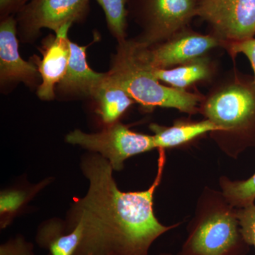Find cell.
Here are the masks:
<instances>
[{"instance_id":"cell-9","label":"cell","mask_w":255,"mask_h":255,"mask_svg":"<svg viewBox=\"0 0 255 255\" xmlns=\"http://www.w3.org/2000/svg\"><path fill=\"white\" fill-rule=\"evenodd\" d=\"M140 43L149 65L155 69L173 68L206 56L210 50L223 45L214 34L203 35L185 28L157 44L147 46Z\"/></svg>"},{"instance_id":"cell-14","label":"cell","mask_w":255,"mask_h":255,"mask_svg":"<svg viewBox=\"0 0 255 255\" xmlns=\"http://www.w3.org/2000/svg\"><path fill=\"white\" fill-rule=\"evenodd\" d=\"M157 148H170L182 145L208 132L221 131L219 126L209 119L199 122H179L171 127L152 124Z\"/></svg>"},{"instance_id":"cell-15","label":"cell","mask_w":255,"mask_h":255,"mask_svg":"<svg viewBox=\"0 0 255 255\" xmlns=\"http://www.w3.org/2000/svg\"><path fill=\"white\" fill-rule=\"evenodd\" d=\"M92 98L98 103L99 114L104 123L107 125L116 123L135 102L122 87L112 80L107 73Z\"/></svg>"},{"instance_id":"cell-11","label":"cell","mask_w":255,"mask_h":255,"mask_svg":"<svg viewBox=\"0 0 255 255\" xmlns=\"http://www.w3.org/2000/svg\"><path fill=\"white\" fill-rule=\"evenodd\" d=\"M14 16L1 18L0 23V79L5 82H23L32 85L39 73L31 62L22 59L18 51Z\"/></svg>"},{"instance_id":"cell-4","label":"cell","mask_w":255,"mask_h":255,"mask_svg":"<svg viewBox=\"0 0 255 255\" xmlns=\"http://www.w3.org/2000/svg\"><path fill=\"white\" fill-rule=\"evenodd\" d=\"M199 0H127L129 9L145 30L141 43L150 46L169 39L196 16Z\"/></svg>"},{"instance_id":"cell-3","label":"cell","mask_w":255,"mask_h":255,"mask_svg":"<svg viewBox=\"0 0 255 255\" xmlns=\"http://www.w3.org/2000/svg\"><path fill=\"white\" fill-rule=\"evenodd\" d=\"M207 119L221 131H251L255 129L254 79L236 78L211 92L203 103Z\"/></svg>"},{"instance_id":"cell-17","label":"cell","mask_w":255,"mask_h":255,"mask_svg":"<svg viewBox=\"0 0 255 255\" xmlns=\"http://www.w3.org/2000/svg\"><path fill=\"white\" fill-rule=\"evenodd\" d=\"M103 9L111 33L119 42L124 41L127 29V0H96Z\"/></svg>"},{"instance_id":"cell-24","label":"cell","mask_w":255,"mask_h":255,"mask_svg":"<svg viewBox=\"0 0 255 255\" xmlns=\"http://www.w3.org/2000/svg\"></svg>"},{"instance_id":"cell-23","label":"cell","mask_w":255,"mask_h":255,"mask_svg":"<svg viewBox=\"0 0 255 255\" xmlns=\"http://www.w3.org/2000/svg\"><path fill=\"white\" fill-rule=\"evenodd\" d=\"M1 255H30L26 245L21 241L8 243L1 247Z\"/></svg>"},{"instance_id":"cell-21","label":"cell","mask_w":255,"mask_h":255,"mask_svg":"<svg viewBox=\"0 0 255 255\" xmlns=\"http://www.w3.org/2000/svg\"><path fill=\"white\" fill-rule=\"evenodd\" d=\"M26 200V194L22 191H12L4 192L0 197V211L1 214L14 213L22 205Z\"/></svg>"},{"instance_id":"cell-18","label":"cell","mask_w":255,"mask_h":255,"mask_svg":"<svg viewBox=\"0 0 255 255\" xmlns=\"http://www.w3.org/2000/svg\"><path fill=\"white\" fill-rule=\"evenodd\" d=\"M82 228L76 224L69 234L55 238L50 243L49 248L52 255H74L81 241Z\"/></svg>"},{"instance_id":"cell-5","label":"cell","mask_w":255,"mask_h":255,"mask_svg":"<svg viewBox=\"0 0 255 255\" xmlns=\"http://www.w3.org/2000/svg\"><path fill=\"white\" fill-rule=\"evenodd\" d=\"M244 244L236 214L221 210L191 228L177 255H242Z\"/></svg>"},{"instance_id":"cell-19","label":"cell","mask_w":255,"mask_h":255,"mask_svg":"<svg viewBox=\"0 0 255 255\" xmlns=\"http://www.w3.org/2000/svg\"><path fill=\"white\" fill-rule=\"evenodd\" d=\"M240 230L247 245L253 246L255 250V205L241 208L236 212Z\"/></svg>"},{"instance_id":"cell-16","label":"cell","mask_w":255,"mask_h":255,"mask_svg":"<svg viewBox=\"0 0 255 255\" xmlns=\"http://www.w3.org/2000/svg\"><path fill=\"white\" fill-rule=\"evenodd\" d=\"M223 195L232 206L245 208L254 204L255 200V173L249 179L239 182L224 180L221 182Z\"/></svg>"},{"instance_id":"cell-7","label":"cell","mask_w":255,"mask_h":255,"mask_svg":"<svg viewBox=\"0 0 255 255\" xmlns=\"http://www.w3.org/2000/svg\"><path fill=\"white\" fill-rule=\"evenodd\" d=\"M196 16L207 21L223 42L255 38V0H199Z\"/></svg>"},{"instance_id":"cell-2","label":"cell","mask_w":255,"mask_h":255,"mask_svg":"<svg viewBox=\"0 0 255 255\" xmlns=\"http://www.w3.org/2000/svg\"><path fill=\"white\" fill-rule=\"evenodd\" d=\"M109 76L137 103L146 109L174 108L197 112L200 96L162 85L152 72L138 41L119 42Z\"/></svg>"},{"instance_id":"cell-8","label":"cell","mask_w":255,"mask_h":255,"mask_svg":"<svg viewBox=\"0 0 255 255\" xmlns=\"http://www.w3.org/2000/svg\"><path fill=\"white\" fill-rule=\"evenodd\" d=\"M90 11V0H30L16 14L17 27L31 38L42 28L55 33L66 25L83 21Z\"/></svg>"},{"instance_id":"cell-20","label":"cell","mask_w":255,"mask_h":255,"mask_svg":"<svg viewBox=\"0 0 255 255\" xmlns=\"http://www.w3.org/2000/svg\"><path fill=\"white\" fill-rule=\"evenodd\" d=\"M223 46L226 47L233 56L238 54H243L246 56L254 71L255 82V38L243 41L224 42Z\"/></svg>"},{"instance_id":"cell-22","label":"cell","mask_w":255,"mask_h":255,"mask_svg":"<svg viewBox=\"0 0 255 255\" xmlns=\"http://www.w3.org/2000/svg\"><path fill=\"white\" fill-rule=\"evenodd\" d=\"M30 0H0V13L1 18L14 16Z\"/></svg>"},{"instance_id":"cell-12","label":"cell","mask_w":255,"mask_h":255,"mask_svg":"<svg viewBox=\"0 0 255 255\" xmlns=\"http://www.w3.org/2000/svg\"><path fill=\"white\" fill-rule=\"evenodd\" d=\"M70 47L68 68L58 88L65 93L80 94L92 97L107 73H97L89 66L86 58L87 46H80L70 41Z\"/></svg>"},{"instance_id":"cell-13","label":"cell","mask_w":255,"mask_h":255,"mask_svg":"<svg viewBox=\"0 0 255 255\" xmlns=\"http://www.w3.org/2000/svg\"><path fill=\"white\" fill-rule=\"evenodd\" d=\"M151 69L159 81L167 84L172 88L184 91H187L186 89L197 82L208 80L213 73L212 64L206 56L173 68Z\"/></svg>"},{"instance_id":"cell-10","label":"cell","mask_w":255,"mask_h":255,"mask_svg":"<svg viewBox=\"0 0 255 255\" xmlns=\"http://www.w3.org/2000/svg\"><path fill=\"white\" fill-rule=\"evenodd\" d=\"M72 25L68 24L51 36L43 47V58H35L41 77L42 82L38 87L37 95L42 100H51L55 97V87L63 80L70 55V41L68 32Z\"/></svg>"},{"instance_id":"cell-6","label":"cell","mask_w":255,"mask_h":255,"mask_svg":"<svg viewBox=\"0 0 255 255\" xmlns=\"http://www.w3.org/2000/svg\"><path fill=\"white\" fill-rule=\"evenodd\" d=\"M66 141L99 152L117 171L123 168L124 161L128 157L157 148L153 135L132 131L118 122L96 133L75 130L67 135Z\"/></svg>"},{"instance_id":"cell-1","label":"cell","mask_w":255,"mask_h":255,"mask_svg":"<svg viewBox=\"0 0 255 255\" xmlns=\"http://www.w3.org/2000/svg\"><path fill=\"white\" fill-rule=\"evenodd\" d=\"M159 152L155 181L147 190L135 192L119 190L105 157L84 159L82 169L90 187L77 204V224L81 226L82 236L74 255H148L153 242L175 227L163 226L154 215V192L165 162L164 149Z\"/></svg>"}]
</instances>
